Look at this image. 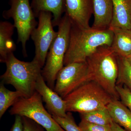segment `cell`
Returning a JSON list of instances; mask_svg holds the SVG:
<instances>
[{
	"instance_id": "cell-1",
	"label": "cell",
	"mask_w": 131,
	"mask_h": 131,
	"mask_svg": "<svg viewBox=\"0 0 131 131\" xmlns=\"http://www.w3.org/2000/svg\"><path fill=\"white\" fill-rule=\"evenodd\" d=\"M113 38V33L109 28H82L72 24L69 45L64 57V66L86 62L99 47H111Z\"/></svg>"
},
{
	"instance_id": "cell-2",
	"label": "cell",
	"mask_w": 131,
	"mask_h": 131,
	"mask_svg": "<svg viewBox=\"0 0 131 131\" xmlns=\"http://www.w3.org/2000/svg\"><path fill=\"white\" fill-rule=\"evenodd\" d=\"M86 61L91 80L97 82L114 100H119L116 89L118 71L117 56L111 47H99Z\"/></svg>"
},
{
	"instance_id": "cell-3",
	"label": "cell",
	"mask_w": 131,
	"mask_h": 131,
	"mask_svg": "<svg viewBox=\"0 0 131 131\" xmlns=\"http://www.w3.org/2000/svg\"><path fill=\"white\" fill-rule=\"evenodd\" d=\"M3 63H6V70L1 76L2 82L12 85L24 97L31 96L36 91V82L42 72L39 63L34 59L29 62L20 61L14 53L9 55Z\"/></svg>"
},
{
	"instance_id": "cell-4",
	"label": "cell",
	"mask_w": 131,
	"mask_h": 131,
	"mask_svg": "<svg viewBox=\"0 0 131 131\" xmlns=\"http://www.w3.org/2000/svg\"><path fill=\"white\" fill-rule=\"evenodd\" d=\"M67 112H89L106 107L114 100L100 85L93 80L78 88L64 98Z\"/></svg>"
},
{
	"instance_id": "cell-5",
	"label": "cell",
	"mask_w": 131,
	"mask_h": 131,
	"mask_svg": "<svg viewBox=\"0 0 131 131\" xmlns=\"http://www.w3.org/2000/svg\"><path fill=\"white\" fill-rule=\"evenodd\" d=\"M58 34L51 46L41 74L47 85L54 90L57 75L64 67V60L70 40L72 23L65 14L59 24Z\"/></svg>"
},
{
	"instance_id": "cell-6",
	"label": "cell",
	"mask_w": 131,
	"mask_h": 131,
	"mask_svg": "<svg viewBox=\"0 0 131 131\" xmlns=\"http://www.w3.org/2000/svg\"><path fill=\"white\" fill-rule=\"evenodd\" d=\"M41 95L35 91L29 98H20L9 111L12 115L25 117L42 126L47 131H66L46 110Z\"/></svg>"
},
{
	"instance_id": "cell-7",
	"label": "cell",
	"mask_w": 131,
	"mask_h": 131,
	"mask_svg": "<svg viewBox=\"0 0 131 131\" xmlns=\"http://www.w3.org/2000/svg\"><path fill=\"white\" fill-rule=\"evenodd\" d=\"M10 7L3 13V18H12L18 33V42L21 43L24 56H27L26 44L38 23L29 0H10Z\"/></svg>"
},
{
	"instance_id": "cell-8",
	"label": "cell",
	"mask_w": 131,
	"mask_h": 131,
	"mask_svg": "<svg viewBox=\"0 0 131 131\" xmlns=\"http://www.w3.org/2000/svg\"><path fill=\"white\" fill-rule=\"evenodd\" d=\"M37 18V26L33 30L30 37L35 46V56L33 59L39 63L42 69L45 64L51 46L58 32L53 29V16L51 13L40 12Z\"/></svg>"
},
{
	"instance_id": "cell-9",
	"label": "cell",
	"mask_w": 131,
	"mask_h": 131,
	"mask_svg": "<svg viewBox=\"0 0 131 131\" xmlns=\"http://www.w3.org/2000/svg\"><path fill=\"white\" fill-rule=\"evenodd\" d=\"M87 61L73 63L65 66L57 75L54 90L62 98L91 81Z\"/></svg>"
},
{
	"instance_id": "cell-10",
	"label": "cell",
	"mask_w": 131,
	"mask_h": 131,
	"mask_svg": "<svg viewBox=\"0 0 131 131\" xmlns=\"http://www.w3.org/2000/svg\"><path fill=\"white\" fill-rule=\"evenodd\" d=\"M65 14L72 25L80 28L90 27L89 22L93 14V0H64Z\"/></svg>"
},
{
	"instance_id": "cell-11",
	"label": "cell",
	"mask_w": 131,
	"mask_h": 131,
	"mask_svg": "<svg viewBox=\"0 0 131 131\" xmlns=\"http://www.w3.org/2000/svg\"><path fill=\"white\" fill-rule=\"evenodd\" d=\"M35 88V91L41 95L47 110L52 115L60 117L66 116L67 112L65 100L48 86L42 74L38 77Z\"/></svg>"
},
{
	"instance_id": "cell-12",
	"label": "cell",
	"mask_w": 131,
	"mask_h": 131,
	"mask_svg": "<svg viewBox=\"0 0 131 131\" xmlns=\"http://www.w3.org/2000/svg\"><path fill=\"white\" fill-rule=\"evenodd\" d=\"M113 17L110 27L131 30V0H112Z\"/></svg>"
},
{
	"instance_id": "cell-13",
	"label": "cell",
	"mask_w": 131,
	"mask_h": 131,
	"mask_svg": "<svg viewBox=\"0 0 131 131\" xmlns=\"http://www.w3.org/2000/svg\"><path fill=\"white\" fill-rule=\"evenodd\" d=\"M94 20L92 27L109 28L113 17L112 0H93Z\"/></svg>"
},
{
	"instance_id": "cell-14",
	"label": "cell",
	"mask_w": 131,
	"mask_h": 131,
	"mask_svg": "<svg viewBox=\"0 0 131 131\" xmlns=\"http://www.w3.org/2000/svg\"><path fill=\"white\" fill-rule=\"evenodd\" d=\"M31 7L36 17L41 12L51 13L54 26H58L65 12L64 0H32Z\"/></svg>"
},
{
	"instance_id": "cell-15",
	"label": "cell",
	"mask_w": 131,
	"mask_h": 131,
	"mask_svg": "<svg viewBox=\"0 0 131 131\" xmlns=\"http://www.w3.org/2000/svg\"><path fill=\"white\" fill-rule=\"evenodd\" d=\"M113 33L111 48L118 56L126 58L131 54V30L110 27Z\"/></svg>"
},
{
	"instance_id": "cell-16",
	"label": "cell",
	"mask_w": 131,
	"mask_h": 131,
	"mask_svg": "<svg viewBox=\"0 0 131 131\" xmlns=\"http://www.w3.org/2000/svg\"><path fill=\"white\" fill-rule=\"evenodd\" d=\"M14 25L8 21L0 23V62L3 63L7 57L16 50V46L12 39Z\"/></svg>"
},
{
	"instance_id": "cell-17",
	"label": "cell",
	"mask_w": 131,
	"mask_h": 131,
	"mask_svg": "<svg viewBox=\"0 0 131 131\" xmlns=\"http://www.w3.org/2000/svg\"><path fill=\"white\" fill-rule=\"evenodd\" d=\"M114 122L131 131V111L119 100H114L106 106Z\"/></svg>"
},
{
	"instance_id": "cell-18",
	"label": "cell",
	"mask_w": 131,
	"mask_h": 131,
	"mask_svg": "<svg viewBox=\"0 0 131 131\" xmlns=\"http://www.w3.org/2000/svg\"><path fill=\"white\" fill-rule=\"evenodd\" d=\"M23 95L18 91H12L7 89L4 83L0 84V118L2 117L7 110L12 106Z\"/></svg>"
},
{
	"instance_id": "cell-19",
	"label": "cell",
	"mask_w": 131,
	"mask_h": 131,
	"mask_svg": "<svg viewBox=\"0 0 131 131\" xmlns=\"http://www.w3.org/2000/svg\"><path fill=\"white\" fill-rule=\"evenodd\" d=\"M80 115L81 119L98 125H111L113 121L107 107L81 113Z\"/></svg>"
},
{
	"instance_id": "cell-20",
	"label": "cell",
	"mask_w": 131,
	"mask_h": 131,
	"mask_svg": "<svg viewBox=\"0 0 131 131\" xmlns=\"http://www.w3.org/2000/svg\"><path fill=\"white\" fill-rule=\"evenodd\" d=\"M118 75L117 85H123L131 91V65L126 59L117 56Z\"/></svg>"
},
{
	"instance_id": "cell-21",
	"label": "cell",
	"mask_w": 131,
	"mask_h": 131,
	"mask_svg": "<svg viewBox=\"0 0 131 131\" xmlns=\"http://www.w3.org/2000/svg\"><path fill=\"white\" fill-rule=\"evenodd\" d=\"M53 118L66 131H83L77 125L71 112H68L66 116L60 117L52 115Z\"/></svg>"
},
{
	"instance_id": "cell-22",
	"label": "cell",
	"mask_w": 131,
	"mask_h": 131,
	"mask_svg": "<svg viewBox=\"0 0 131 131\" xmlns=\"http://www.w3.org/2000/svg\"><path fill=\"white\" fill-rule=\"evenodd\" d=\"M78 126L83 131H112L111 125H98L82 119Z\"/></svg>"
},
{
	"instance_id": "cell-23",
	"label": "cell",
	"mask_w": 131,
	"mask_h": 131,
	"mask_svg": "<svg viewBox=\"0 0 131 131\" xmlns=\"http://www.w3.org/2000/svg\"><path fill=\"white\" fill-rule=\"evenodd\" d=\"M116 89L121 101L131 111V91L122 85H117Z\"/></svg>"
},
{
	"instance_id": "cell-24",
	"label": "cell",
	"mask_w": 131,
	"mask_h": 131,
	"mask_svg": "<svg viewBox=\"0 0 131 131\" xmlns=\"http://www.w3.org/2000/svg\"><path fill=\"white\" fill-rule=\"evenodd\" d=\"M24 131H45L44 128L32 120L22 117Z\"/></svg>"
},
{
	"instance_id": "cell-25",
	"label": "cell",
	"mask_w": 131,
	"mask_h": 131,
	"mask_svg": "<svg viewBox=\"0 0 131 131\" xmlns=\"http://www.w3.org/2000/svg\"><path fill=\"white\" fill-rule=\"evenodd\" d=\"M9 131H24L23 121L21 116L15 115L14 124Z\"/></svg>"
},
{
	"instance_id": "cell-26",
	"label": "cell",
	"mask_w": 131,
	"mask_h": 131,
	"mask_svg": "<svg viewBox=\"0 0 131 131\" xmlns=\"http://www.w3.org/2000/svg\"><path fill=\"white\" fill-rule=\"evenodd\" d=\"M111 126L112 131H127L113 121L111 123Z\"/></svg>"
},
{
	"instance_id": "cell-27",
	"label": "cell",
	"mask_w": 131,
	"mask_h": 131,
	"mask_svg": "<svg viewBox=\"0 0 131 131\" xmlns=\"http://www.w3.org/2000/svg\"><path fill=\"white\" fill-rule=\"evenodd\" d=\"M125 58L126 59L127 61L129 62V63L131 65V54Z\"/></svg>"
}]
</instances>
